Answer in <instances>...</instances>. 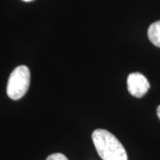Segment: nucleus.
<instances>
[{"mask_svg":"<svg viewBox=\"0 0 160 160\" xmlns=\"http://www.w3.org/2000/svg\"><path fill=\"white\" fill-rule=\"evenodd\" d=\"M23 1H25V2H31V1H33V0H23Z\"/></svg>","mask_w":160,"mask_h":160,"instance_id":"obj_7","label":"nucleus"},{"mask_svg":"<svg viewBox=\"0 0 160 160\" xmlns=\"http://www.w3.org/2000/svg\"><path fill=\"white\" fill-rule=\"evenodd\" d=\"M148 37L150 42L158 47H160V21L152 23L148 29Z\"/></svg>","mask_w":160,"mask_h":160,"instance_id":"obj_4","label":"nucleus"},{"mask_svg":"<svg viewBox=\"0 0 160 160\" xmlns=\"http://www.w3.org/2000/svg\"><path fill=\"white\" fill-rule=\"evenodd\" d=\"M92 139L102 160H128L124 146L109 131L96 129L92 133Z\"/></svg>","mask_w":160,"mask_h":160,"instance_id":"obj_1","label":"nucleus"},{"mask_svg":"<svg viewBox=\"0 0 160 160\" xmlns=\"http://www.w3.org/2000/svg\"><path fill=\"white\" fill-rule=\"evenodd\" d=\"M148 79L141 73H131L127 78V88L132 96L141 98L144 96L149 89Z\"/></svg>","mask_w":160,"mask_h":160,"instance_id":"obj_3","label":"nucleus"},{"mask_svg":"<svg viewBox=\"0 0 160 160\" xmlns=\"http://www.w3.org/2000/svg\"><path fill=\"white\" fill-rule=\"evenodd\" d=\"M46 160H69V159H68V158H67L65 155L62 154V153H53V154L48 156Z\"/></svg>","mask_w":160,"mask_h":160,"instance_id":"obj_5","label":"nucleus"},{"mask_svg":"<svg viewBox=\"0 0 160 160\" xmlns=\"http://www.w3.org/2000/svg\"><path fill=\"white\" fill-rule=\"evenodd\" d=\"M30 84V71L25 65L18 66L12 71L7 82L6 92L10 99L17 101L22 98Z\"/></svg>","mask_w":160,"mask_h":160,"instance_id":"obj_2","label":"nucleus"},{"mask_svg":"<svg viewBox=\"0 0 160 160\" xmlns=\"http://www.w3.org/2000/svg\"><path fill=\"white\" fill-rule=\"evenodd\" d=\"M157 114H158V117L160 119V105L158 107V109H157Z\"/></svg>","mask_w":160,"mask_h":160,"instance_id":"obj_6","label":"nucleus"}]
</instances>
